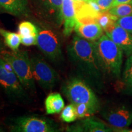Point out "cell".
Masks as SVG:
<instances>
[{"mask_svg":"<svg viewBox=\"0 0 132 132\" xmlns=\"http://www.w3.org/2000/svg\"><path fill=\"white\" fill-rule=\"evenodd\" d=\"M70 61L82 73L92 79H98L102 70L97 57L94 42L79 36H74L67 46Z\"/></svg>","mask_w":132,"mask_h":132,"instance_id":"obj_1","label":"cell"},{"mask_svg":"<svg viewBox=\"0 0 132 132\" xmlns=\"http://www.w3.org/2000/svg\"><path fill=\"white\" fill-rule=\"evenodd\" d=\"M94 42L102 70L119 77L123 57V50L121 48L106 34H103Z\"/></svg>","mask_w":132,"mask_h":132,"instance_id":"obj_2","label":"cell"},{"mask_svg":"<svg viewBox=\"0 0 132 132\" xmlns=\"http://www.w3.org/2000/svg\"><path fill=\"white\" fill-rule=\"evenodd\" d=\"M0 57L11 66L24 89L31 94L35 93L36 81L32 74L28 53L19 50L11 52L3 50Z\"/></svg>","mask_w":132,"mask_h":132,"instance_id":"obj_3","label":"cell"},{"mask_svg":"<svg viewBox=\"0 0 132 132\" xmlns=\"http://www.w3.org/2000/svg\"><path fill=\"white\" fill-rule=\"evenodd\" d=\"M62 91L70 103L86 104L93 114L98 110V99L93 90L84 81L77 78H71L62 86Z\"/></svg>","mask_w":132,"mask_h":132,"instance_id":"obj_4","label":"cell"},{"mask_svg":"<svg viewBox=\"0 0 132 132\" xmlns=\"http://www.w3.org/2000/svg\"><path fill=\"white\" fill-rule=\"evenodd\" d=\"M0 87L9 98L18 103L29 100L26 90L11 66L0 57Z\"/></svg>","mask_w":132,"mask_h":132,"instance_id":"obj_5","label":"cell"},{"mask_svg":"<svg viewBox=\"0 0 132 132\" xmlns=\"http://www.w3.org/2000/svg\"><path fill=\"white\" fill-rule=\"evenodd\" d=\"M9 128L14 132H56L58 125L50 119L35 116H20L11 120Z\"/></svg>","mask_w":132,"mask_h":132,"instance_id":"obj_6","label":"cell"},{"mask_svg":"<svg viewBox=\"0 0 132 132\" xmlns=\"http://www.w3.org/2000/svg\"><path fill=\"white\" fill-rule=\"evenodd\" d=\"M37 45L44 55L54 64L62 61L61 42L57 34L48 28H38Z\"/></svg>","mask_w":132,"mask_h":132,"instance_id":"obj_7","label":"cell"},{"mask_svg":"<svg viewBox=\"0 0 132 132\" xmlns=\"http://www.w3.org/2000/svg\"><path fill=\"white\" fill-rule=\"evenodd\" d=\"M31 69L34 80L45 90L53 89L59 80L56 70L40 54H34L30 57Z\"/></svg>","mask_w":132,"mask_h":132,"instance_id":"obj_8","label":"cell"},{"mask_svg":"<svg viewBox=\"0 0 132 132\" xmlns=\"http://www.w3.org/2000/svg\"><path fill=\"white\" fill-rule=\"evenodd\" d=\"M36 11L43 18L60 26L63 22L62 5L63 0H31Z\"/></svg>","mask_w":132,"mask_h":132,"instance_id":"obj_9","label":"cell"},{"mask_svg":"<svg viewBox=\"0 0 132 132\" xmlns=\"http://www.w3.org/2000/svg\"><path fill=\"white\" fill-rule=\"evenodd\" d=\"M103 116L115 129H123L128 127L132 122V110L125 106L118 107L104 112Z\"/></svg>","mask_w":132,"mask_h":132,"instance_id":"obj_10","label":"cell"},{"mask_svg":"<svg viewBox=\"0 0 132 132\" xmlns=\"http://www.w3.org/2000/svg\"><path fill=\"white\" fill-rule=\"evenodd\" d=\"M106 34L129 56L132 54V34L116 23L105 31Z\"/></svg>","mask_w":132,"mask_h":132,"instance_id":"obj_11","label":"cell"},{"mask_svg":"<svg viewBox=\"0 0 132 132\" xmlns=\"http://www.w3.org/2000/svg\"><path fill=\"white\" fill-rule=\"evenodd\" d=\"M67 131H89V132H109L113 131V128L105 124L100 120L95 118H87L80 123H76L69 126Z\"/></svg>","mask_w":132,"mask_h":132,"instance_id":"obj_12","label":"cell"},{"mask_svg":"<svg viewBox=\"0 0 132 132\" xmlns=\"http://www.w3.org/2000/svg\"><path fill=\"white\" fill-rule=\"evenodd\" d=\"M62 15L64 23V34L69 36L75 29L77 23L75 0H63Z\"/></svg>","mask_w":132,"mask_h":132,"instance_id":"obj_13","label":"cell"},{"mask_svg":"<svg viewBox=\"0 0 132 132\" xmlns=\"http://www.w3.org/2000/svg\"><path fill=\"white\" fill-rule=\"evenodd\" d=\"M74 30L77 35L91 42L98 40L103 32V29L95 21L85 23L77 21Z\"/></svg>","mask_w":132,"mask_h":132,"instance_id":"obj_14","label":"cell"},{"mask_svg":"<svg viewBox=\"0 0 132 132\" xmlns=\"http://www.w3.org/2000/svg\"><path fill=\"white\" fill-rule=\"evenodd\" d=\"M0 8L14 16H27L29 13L28 0H0Z\"/></svg>","mask_w":132,"mask_h":132,"instance_id":"obj_15","label":"cell"},{"mask_svg":"<svg viewBox=\"0 0 132 132\" xmlns=\"http://www.w3.org/2000/svg\"><path fill=\"white\" fill-rule=\"evenodd\" d=\"M64 105V101L60 94L58 92L50 94L45 101L46 113L48 115L58 114L63 110Z\"/></svg>","mask_w":132,"mask_h":132,"instance_id":"obj_16","label":"cell"},{"mask_svg":"<svg viewBox=\"0 0 132 132\" xmlns=\"http://www.w3.org/2000/svg\"><path fill=\"white\" fill-rule=\"evenodd\" d=\"M0 36L3 37L6 45L11 50H19L21 44V37L19 33L11 32L0 28Z\"/></svg>","mask_w":132,"mask_h":132,"instance_id":"obj_17","label":"cell"},{"mask_svg":"<svg viewBox=\"0 0 132 132\" xmlns=\"http://www.w3.org/2000/svg\"><path fill=\"white\" fill-rule=\"evenodd\" d=\"M118 19V17L111 15L108 11H106L100 13L96 19V22L101 26L103 31H106L116 23Z\"/></svg>","mask_w":132,"mask_h":132,"instance_id":"obj_18","label":"cell"},{"mask_svg":"<svg viewBox=\"0 0 132 132\" xmlns=\"http://www.w3.org/2000/svg\"><path fill=\"white\" fill-rule=\"evenodd\" d=\"M39 29L29 21H24L19 25V34L20 37L37 36Z\"/></svg>","mask_w":132,"mask_h":132,"instance_id":"obj_19","label":"cell"},{"mask_svg":"<svg viewBox=\"0 0 132 132\" xmlns=\"http://www.w3.org/2000/svg\"><path fill=\"white\" fill-rule=\"evenodd\" d=\"M118 19L132 15V4H122L114 6L108 11Z\"/></svg>","mask_w":132,"mask_h":132,"instance_id":"obj_20","label":"cell"},{"mask_svg":"<svg viewBox=\"0 0 132 132\" xmlns=\"http://www.w3.org/2000/svg\"><path fill=\"white\" fill-rule=\"evenodd\" d=\"M78 118L75 106L70 103L64 107L61 114V119L65 122H72Z\"/></svg>","mask_w":132,"mask_h":132,"instance_id":"obj_21","label":"cell"},{"mask_svg":"<svg viewBox=\"0 0 132 132\" xmlns=\"http://www.w3.org/2000/svg\"><path fill=\"white\" fill-rule=\"evenodd\" d=\"M123 78L127 86L132 89V54L128 56L125 62Z\"/></svg>","mask_w":132,"mask_h":132,"instance_id":"obj_22","label":"cell"},{"mask_svg":"<svg viewBox=\"0 0 132 132\" xmlns=\"http://www.w3.org/2000/svg\"><path fill=\"white\" fill-rule=\"evenodd\" d=\"M74 106L78 118H83L93 114V113L89 107L86 104H77V105H74Z\"/></svg>","mask_w":132,"mask_h":132,"instance_id":"obj_23","label":"cell"},{"mask_svg":"<svg viewBox=\"0 0 132 132\" xmlns=\"http://www.w3.org/2000/svg\"><path fill=\"white\" fill-rule=\"evenodd\" d=\"M116 23L132 34V15L119 18Z\"/></svg>","mask_w":132,"mask_h":132,"instance_id":"obj_24","label":"cell"},{"mask_svg":"<svg viewBox=\"0 0 132 132\" xmlns=\"http://www.w3.org/2000/svg\"><path fill=\"white\" fill-rule=\"evenodd\" d=\"M101 10L102 12L108 11L113 7L114 0H95Z\"/></svg>","mask_w":132,"mask_h":132,"instance_id":"obj_25","label":"cell"},{"mask_svg":"<svg viewBox=\"0 0 132 132\" xmlns=\"http://www.w3.org/2000/svg\"><path fill=\"white\" fill-rule=\"evenodd\" d=\"M37 42V36H29V37H21V44L24 46L36 45Z\"/></svg>","mask_w":132,"mask_h":132,"instance_id":"obj_26","label":"cell"},{"mask_svg":"<svg viewBox=\"0 0 132 132\" xmlns=\"http://www.w3.org/2000/svg\"><path fill=\"white\" fill-rule=\"evenodd\" d=\"M122 4H132V0H114L113 7Z\"/></svg>","mask_w":132,"mask_h":132,"instance_id":"obj_27","label":"cell"},{"mask_svg":"<svg viewBox=\"0 0 132 132\" xmlns=\"http://www.w3.org/2000/svg\"><path fill=\"white\" fill-rule=\"evenodd\" d=\"M2 51H3V45L2 44H1V42H0V54H1V53Z\"/></svg>","mask_w":132,"mask_h":132,"instance_id":"obj_28","label":"cell"},{"mask_svg":"<svg viewBox=\"0 0 132 132\" xmlns=\"http://www.w3.org/2000/svg\"><path fill=\"white\" fill-rule=\"evenodd\" d=\"M75 1H87V0H75Z\"/></svg>","mask_w":132,"mask_h":132,"instance_id":"obj_29","label":"cell"},{"mask_svg":"<svg viewBox=\"0 0 132 132\" xmlns=\"http://www.w3.org/2000/svg\"><path fill=\"white\" fill-rule=\"evenodd\" d=\"M87 1H95V0H87Z\"/></svg>","mask_w":132,"mask_h":132,"instance_id":"obj_30","label":"cell"}]
</instances>
